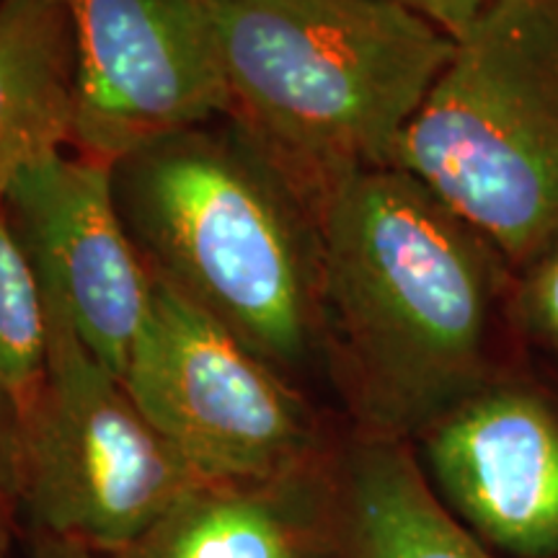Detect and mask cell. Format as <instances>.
Listing matches in <instances>:
<instances>
[{"instance_id":"cell-9","label":"cell","mask_w":558,"mask_h":558,"mask_svg":"<svg viewBox=\"0 0 558 558\" xmlns=\"http://www.w3.org/2000/svg\"><path fill=\"white\" fill-rule=\"evenodd\" d=\"M422 445L439 497L465 525L520 556L558 550V418L541 399L478 388Z\"/></svg>"},{"instance_id":"cell-11","label":"cell","mask_w":558,"mask_h":558,"mask_svg":"<svg viewBox=\"0 0 558 558\" xmlns=\"http://www.w3.org/2000/svg\"><path fill=\"white\" fill-rule=\"evenodd\" d=\"M75 78L65 0H0V202L29 166L70 148Z\"/></svg>"},{"instance_id":"cell-14","label":"cell","mask_w":558,"mask_h":558,"mask_svg":"<svg viewBox=\"0 0 558 558\" xmlns=\"http://www.w3.org/2000/svg\"><path fill=\"white\" fill-rule=\"evenodd\" d=\"M21 520H24L21 416L19 403L9 396H0V558H11Z\"/></svg>"},{"instance_id":"cell-5","label":"cell","mask_w":558,"mask_h":558,"mask_svg":"<svg viewBox=\"0 0 558 558\" xmlns=\"http://www.w3.org/2000/svg\"><path fill=\"white\" fill-rule=\"evenodd\" d=\"M45 373L19 403L24 522L34 538L130 554L197 476L122 375L47 311Z\"/></svg>"},{"instance_id":"cell-10","label":"cell","mask_w":558,"mask_h":558,"mask_svg":"<svg viewBox=\"0 0 558 558\" xmlns=\"http://www.w3.org/2000/svg\"><path fill=\"white\" fill-rule=\"evenodd\" d=\"M320 460L282 476L197 481L128 558H324Z\"/></svg>"},{"instance_id":"cell-17","label":"cell","mask_w":558,"mask_h":558,"mask_svg":"<svg viewBox=\"0 0 558 558\" xmlns=\"http://www.w3.org/2000/svg\"><path fill=\"white\" fill-rule=\"evenodd\" d=\"M26 558H128L122 554H104L86 546H75V543H62L50 538H34V546Z\"/></svg>"},{"instance_id":"cell-4","label":"cell","mask_w":558,"mask_h":558,"mask_svg":"<svg viewBox=\"0 0 558 558\" xmlns=\"http://www.w3.org/2000/svg\"><path fill=\"white\" fill-rule=\"evenodd\" d=\"M505 267L558 246V0H492L396 145Z\"/></svg>"},{"instance_id":"cell-6","label":"cell","mask_w":558,"mask_h":558,"mask_svg":"<svg viewBox=\"0 0 558 558\" xmlns=\"http://www.w3.org/2000/svg\"><path fill=\"white\" fill-rule=\"evenodd\" d=\"M122 380L199 481L271 478L320 460L316 424L284 373L156 277Z\"/></svg>"},{"instance_id":"cell-15","label":"cell","mask_w":558,"mask_h":558,"mask_svg":"<svg viewBox=\"0 0 558 558\" xmlns=\"http://www.w3.org/2000/svg\"><path fill=\"white\" fill-rule=\"evenodd\" d=\"M522 308L530 324L558 347V246L525 269Z\"/></svg>"},{"instance_id":"cell-12","label":"cell","mask_w":558,"mask_h":558,"mask_svg":"<svg viewBox=\"0 0 558 558\" xmlns=\"http://www.w3.org/2000/svg\"><path fill=\"white\" fill-rule=\"evenodd\" d=\"M344 525L352 558H492L396 437L365 435L349 452Z\"/></svg>"},{"instance_id":"cell-16","label":"cell","mask_w":558,"mask_h":558,"mask_svg":"<svg viewBox=\"0 0 558 558\" xmlns=\"http://www.w3.org/2000/svg\"><path fill=\"white\" fill-rule=\"evenodd\" d=\"M388 3L403 5V9L418 13L432 24L448 32L450 37H460L481 16L492 0H388Z\"/></svg>"},{"instance_id":"cell-13","label":"cell","mask_w":558,"mask_h":558,"mask_svg":"<svg viewBox=\"0 0 558 558\" xmlns=\"http://www.w3.org/2000/svg\"><path fill=\"white\" fill-rule=\"evenodd\" d=\"M47 308L24 248L0 205V396L24 399L45 373Z\"/></svg>"},{"instance_id":"cell-3","label":"cell","mask_w":558,"mask_h":558,"mask_svg":"<svg viewBox=\"0 0 558 558\" xmlns=\"http://www.w3.org/2000/svg\"><path fill=\"white\" fill-rule=\"evenodd\" d=\"M452 50L456 37L388 0H220L228 120L313 207L393 163Z\"/></svg>"},{"instance_id":"cell-2","label":"cell","mask_w":558,"mask_h":558,"mask_svg":"<svg viewBox=\"0 0 558 558\" xmlns=\"http://www.w3.org/2000/svg\"><path fill=\"white\" fill-rule=\"evenodd\" d=\"M122 220L150 275L279 373L320 339L316 207L228 117L111 163Z\"/></svg>"},{"instance_id":"cell-1","label":"cell","mask_w":558,"mask_h":558,"mask_svg":"<svg viewBox=\"0 0 558 558\" xmlns=\"http://www.w3.org/2000/svg\"><path fill=\"white\" fill-rule=\"evenodd\" d=\"M318 326L365 422L403 439L481 386L505 264L407 171L367 169L316 205Z\"/></svg>"},{"instance_id":"cell-7","label":"cell","mask_w":558,"mask_h":558,"mask_svg":"<svg viewBox=\"0 0 558 558\" xmlns=\"http://www.w3.org/2000/svg\"><path fill=\"white\" fill-rule=\"evenodd\" d=\"M75 34L70 148L114 163L228 117L220 0H65Z\"/></svg>"},{"instance_id":"cell-8","label":"cell","mask_w":558,"mask_h":558,"mask_svg":"<svg viewBox=\"0 0 558 558\" xmlns=\"http://www.w3.org/2000/svg\"><path fill=\"white\" fill-rule=\"evenodd\" d=\"M5 218L37 277L45 308L68 318L117 375L148 318L153 275L124 226L109 160L62 148L5 192Z\"/></svg>"}]
</instances>
